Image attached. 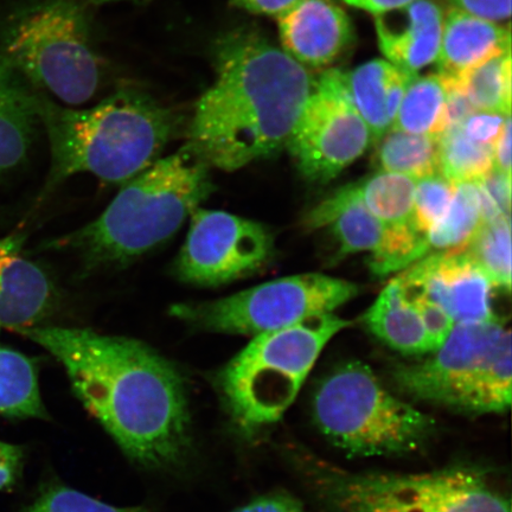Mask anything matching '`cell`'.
I'll use <instances>...</instances> for the list:
<instances>
[{
    "instance_id": "obj_36",
    "label": "cell",
    "mask_w": 512,
    "mask_h": 512,
    "mask_svg": "<svg viewBox=\"0 0 512 512\" xmlns=\"http://www.w3.org/2000/svg\"><path fill=\"white\" fill-rule=\"evenodd\" d=\"M23 447L0 441V491L9 490L22 475Z\"/></svg>"
},
{
    "instance_id": "obj_11",
    "label": "cell",
    "mask_w": 512,
    "mask_h": 512,
    "mask_svg": "<svg viewBox=\"0 0 512 512\" xmlns=\"http://www.w3.org/2000/svg\"><path fill=\"white\" fill-rule=\"evenodd\" d=\"M373 143L366 123L352 102L345 73L328 69L313 81L302 114L286 149L307 181L335 179Z\"/></svg>"
},
{
    "instance_id": "obj_2",
    "label": "cell",
    "mask_w": 512,
    "mask_h": 512,
    "mask_svg": "<svg viewBox=\"0 0 512 512\" xmlns=\"http://www.w3.org/2000/svg\"><path fill=\"white\" fill-rule=\"evenodd\" d=\"M215 80L196 102L187 143L210 169L232 172L286 149L309 98V70L259 31L214 43Z\"/></svg>"
},
{
    "instance_id": "obj_37",
    "label": "cell",
    "mask_w": 512,
    "mask_h": 512,
    "mask_svg": "<svg viewBox=\"0 0 512 512\" xmlns=\"http://www.w3.org/2000/svg\"><path fill=\"white\" fill-rule=\"evenodd\" d=\"M233 512H305L297 497L287 492H274L254 499Z\"/></svg>"
},
{
    "instance_id": "obj_34",
    "label": "cell",
    "mask_w": 512,
    "mask_h": 512,
    "mask_svg": "<svg viewBox=\"0 0 512 512\" xmlns=\"http://www.w3.org/2000/svg\"><path fill=\"white\" fill-rule=\"evenodd\" d=\"M476 183L480 191L495 204L501 214L510 217L511 177L505 176L494 168Z\"/></svg>"
},
{
    "instance_id": "obj_21",
    "label": "cell",
    "mask_w": 512,
    "mask_h": 512,
    "mask_svg": "<svg viewBox=\"0 0 512 512\" xmlns=\"http://www.w3.org/2000/svg\"><path fill=\"white\" fill-rule=\"evenodd\" d=\"M362 320L371 334L402 355L416 357L433 352L424 323L398 277L383 288Z\"/></svg>"
},
{
    "instance_id": "obj_32",
    "label": "cell",
    "mask_w": 512,
    "mask_h": 512,
    "mask_svg": "<svg viewBox=\"0 0 512 512\" xmlns=\"http://www.w3.org/2000/svg\"><path fill=\"white\" fill-rule=\"evenodd\" d=\"M403 291L424 323L433 352L437 351L446 342L456 323L448 316L443 307L432 302L424 294L408 291L405 287H403Z\"/></svg>"
},
{
    "instance_id": "obj_35",
    "label": "cell",
    "mask_w": 512,
    "mask_h": 512,
    "mask_svg": "<svg viewBox=\"0 0 512 512\" xmlns=\"http://www.w3.org/2000/svg\"><path fill=\"white\" fill-rule=\"evenodd\" d=\"M454 8L467 14L502 24L511 16V0H452Z\"/></svg>"
},
{
    "instance_id": "obj_24",
    "label": "cell",
    "mask_w": 512,
    "mask_h": 512,
    "mask_svg": "<svg viewBox=\"0 0 512 512\" xmlns=\"http://www.w3.org/2000/svg\"><path fill=\"white\" fill-rule=\"evenodd\" d=\"M0 415L10 419H48L34 361L0 347Z\"/></svg>"
},
{
    "instance_id": "obj_41",
    "label": "cell",
    "mask_w": 512,
    "mask_h": 512,
    "mask_svg": "<svg viewBox=\"0 0 512 512\" xmlns=\"http://www.w3.org/2000/svg\"><path fill=\"white\" fill-rule=\"evenodd\" d=\"M83 2L92 3V4H106L113 2H127V0H83ZM131 2H136V0H131Z\"/></svg>"
},
{
    "instance_id": "obj_7",
    "label": "cell",
    "mask_w": 512,
    "mask_h": 512,
    "mask_svg": "<svg viewBox=\"0 0 512 512\" xmlns=\"http://www.w3.org/2000/svg\"><path fill=\"white\" fill-rule=\"evenodd\" d=\"M511 354V332L502 320L456 324L437 351L399 364L392 379L415 401L464 414H503L511 406Z\"/></svg>"
},
{
    "instance_id": "obj_29",
    "label": "cell",
    "mask_w": 512,
    "mask_h": 512,
    "mask_svg": "<svg viewBox=\"0 0 512 512\" xmlns=\"http://www.w3.org/2000/svg\"><path fill=\"white\" fill-rule=\"evenodd\" d=\"M491 284L511 290V222L509 217L483 222L465 248Z\"/></svg>"
},
{
    "instance_id": "obj_18",
    "label": "cell",
    "mask_w": 512,
    "mask_h": 512,
    "mask_svg": "<svg viewBox=\"0 0 512 512\" xmlns=\"http://www.w3.org/2000/svg\"><path fill=\"white\" fill-rule=\"evenodd\" d=\"M304 224L313 230H330L338 243V258L366 252L375 255L389 232L345 185L309 211Z\"/></svg>"
},
{
    "instance_id": "obj_12",
    "label": "cell",
    "mask_w": 512,
    "mask_h": 512,
    "mask_svg": "<svg viewBox=\"0 0 512 512\" xmlns=\"http://www.w3.org/2000/svg\"><path fill=\"white\" fill-rule=\"evenodd\" d=\"M273 253L274 236L264 224L198 208L175 272L184 283L222 286L259 271Z\"/></svg>"
},
{
    "instance_id": "obj_17",
    "label": "cell",
    "mask_w": 512,
    "mask_h": 512,
    "mask_svg": "<svg viewBox=\"0 0 512 512\" xmlns=\"http://www.w3.org/2000/svg\"><path fill=\"white\" fill-rule=\"evenodd\" d=\"M508 50L509 28L453 8L444 19L437 74L453 91L471 70Z\"/></svg>"
},
{
    "instance_id": "obj_5",
    "label": "cell",
    "mask_w": 512,
    "mask_h": 512,
    "mask_svg": "<svg viewBox=\"0 0 512 512\" xmlns=\"http://www.w3.org/2000/svg\"><path fill=\"white\" fill-rule=\"evenodd\" d=\"M350 324L335 313H320L253 337L214 377L236 432L252 438L277 424L326 345Z\"/></svg>"
},
{
    "instance_id": "obj_8",
    "label": "cell",
    "mask_w": 512,
    "mask_h": 512,
    "mask_svg": "<svg viewBox=\"0 0 512 512\" xmlns=\"http://www.w3.org/2000/svg\"><path fill=\"white\" fill-rule=\"evenodd\" d=\"M318 430L351 457H392L418 452L434 437L437 422L383 386L360 361L343 363L313 396Z\"/></svg>"
},
{
    "instance_id": "obj_1",
    "label": "cell",
    "mask_w": 512,
    "mask_h": 512,
    "mask_svg": "<svg viewBox=\"0 0 512 512\" xmlns=\"http://www.w3.org/2000/svg\"><path fill=\"white\" fill-rule=\"evenodd\" d=\"M18 334L59 361L76 396L134 463L171 470L190 456L187 387L174 363L136 339L34 326Z\"/></svg>"
},
{
    "instance_id": "obj_25",
    "label": "cell",
    "mask_w": 512,
    "mask_h": 512,
    "mask_svg": "<svg viewBox=\"0 0 512 512\" xmlns=\"http://www.w3.org/2000/svg\"><path fill=\"white\" fill-rule=\"evenodd\" d=\"M482 223V204L477 183L454 184L450 207L443 219L427 234V255L464 251Z\"/></svg>"
},
{
    "instance_id": "obj_31",
    "label": "cell",
    "mask_w": 512,
    "mask_h": 512,
    "mask_svg": "<svg viewBox=\"0 0 512 512\" xmlns=\"http://www.w3.org/2000/svg\"><path fill=\"white\" fill-rule=\"evenodd\" d=\"M24 512H150L143 507L118 508L61 484L50 485Z\"/></svg>"
},
{
    "instance_id": "obj_6",
    "label": "cell",
    "mask_w": 512,
    "mask_h": 512,
    "mask_svg": "<svg viewBox=\"0 0 512 512\" xmlns=\"http://www.w3.org/2000/svg\"><path fill=\"white\" fill-rule=\"evenodd\" d=\"M91 29L79 0H37L0 21V55L36 91L64 106H81L101 81Z\"/></svg>"
},
{
    "instance_id": "obj_42",
    "label": "cell",
    "mask_w": 512,
    "mask_h": 512,
    "mask_svg": "<svg viewBox=\"0 0 512 512\" xmlns=\"http://www.w3.org/2000/svg\"><path fill=\"white\" fill-rule=\"evenodd\" d=\"M0 326H2V325H0Z\"/></svg>"
},
{
    "instance_id": "obj_30",
    "label": "cell",
    "mask_w": 512,
    "mask_h": 512,
    "mask_svg": "<svg viewBox=\"0 0 512 512\" xmlns=\"http://www.w3.org/2000/svg\"><path fill=\"white\" fill-rule=\"evenodd\" d=\"M454 183L440 172L416 179L413 226L416 232L426 236L450 207Z\"/></svg>"
},
{
    "instance_id": "obj_13",
    "label": "cell",
    "mask_w": 512,
    "mask_h": 512,
    "mask_svg": "<svg viewBox=\"0 0 512 512\" xmlns=\"http://www.w3.org/2000/svg\"><path fill=\"white\" fill-rule=\"evenodd\" d=\"M408 291L424 294L456 324L490 322L492 285L469 253L441 252L425 256L398 275Z\"/></svg>"
},
{
    "instance_id": "obj_26",
    "label": "cell",
    "mask_w": 512,
    "mask_h": 512,
    "mask_svg": "<svg viewBox=\"0 0 512 512\" xmlns=\"http://www.w3.org/2000/svg\"><path fill=\"white\" fill-rule=\"evenodd\" d=\"M439 138L390 130L377 142V170L419 179L439 171Z\"/></svg>"
},
{
    "instance_id": "obj_39",
    "label": "cell",
    "mask_w": 512,
    "mask_h": 512,
    "mask_svg": "<svg viewBox=\"0 0 512 512\" xmlns=\"http://www.w3.org/2000/svg\"><path fill=\"white\" fill-rule=\"evenodd\" d=\"M236 8L254 15L278 17L291 9L299 0H230Z\"/></svg>"
},
{
    "instance_id": "obj_15",
    "label": "cell",
    "mask_w": 512,
    "mask_h": 512,
    "mask_svg": "<svg viewBox=\"0 0 512 512\" xmlns=\"http://www.w3.org/2000/svg\"><path fill=\"white\" fill-rule=\"evenodd\" d=\"M444 11L434 0H414L375 16L381 53L403 72L418 74L438 59Z\"/></svg>"
},
{
    "instance_id": "obj_10",
    "label": "cell",
    "mask_w": 512,
    "mask_h": 512,
    "mask_svg": "<svg viewBox=\"0 0 512 512\" xmlns=\"http://www.w3.org/2000/svg\"><path fill=\"white\" fill-rule=\"evenodd\" d=\"M358 292L350 281L305 273L211 302L177 304L171 306L170 316L198 330L255 337L320 313H334Z\"/></svg>"
},
{
    "instance_id": "obj_14",
    "label": "cell",
    "mask_w": 512,
    "mask_h": 512,
    "mask_svg": "<svg viewBox=\"0 0 512 512\" xmlns=\"http://www.w3.org/2000/svg\"><path fill=\"white\" fill-rule=\"evenodd\" d=\"M277 19L281 48L302 66H328L354 40L350 18L335 0H299Z\"/></svg>"
},
{
    "instance_id": "obj_19",
    "label": "cell",
    "mask_w": 512,
    "mask_h": 512,
    "mask_svg": "<svg viewBox=\"0 0 512 512\" xmlns=\"http://www.w3.org/2000/svg\"><path fill=\"white\" fill-rule=\"evenodd\" d=\"M416 74L403 72L387 60H373L345 74L349 93L373 138L392 130L409 81Z\"/></svg>"
},
{
    "instance_id": "obj_16",
    "label": "cell",
    "mask_w": 512,
    "mask_h": 512,
    "mask_svg": "<svg viewBox=\"0 0 512 512\" xmlns=\"http://www.w3.org/2000/svg\"><path fill=\"white\" fill-rule=\"evenodd\" d=\"M22 238L0 241V325L34 328L53 312L56 291L48 274L21 254Z\"/></svg>"
},
{
    "instance_id": "obj_4",
    "label": "cell",
    "mask_w": 512,
    "mask_h": 512,
    "mask_svg": "<svg viewBox=\"0 0 512 512\" xmlns=\"http://www.w3.org/2000/svg\"><path fill=\"white\" fill-rule=\"evenodd\" d=\"M209 166L189 146L124 184L98 219L63 239L89 265H124L174 236L213 194Z\"/></svg>"
},
{
    "instance_id": "obj_27",
    "label": "cell",
    "mask_w": 512,
    "mask_h": 512,
    "mask_svg": "<svg viewBox=\"0 0 512 512\" xmlns=\"http://www.w3.org/2000/svg\"><path fill=\"white\" fill-rule=\"evenodd\" d=\"M453 91L463 94L473 111L511 115V50L471 70Z\"/></svg>"
},
{
    "instance_id": "obj_38",
    "label": "cell",
    "mask_w": 512,
    "mask_h": 512,
    "mask_svg": "<svg viewBox=\"0 0 512 512\" xmlns=\"http://www.w3.org/2000/svg\"><path fill=\"white\" fill-rule=\"evenodd\" d=\"M494 168L511 177V115L504 121L494 145H492Z\"/></svg>"
},
{
    "instance_id": "obj_33",
    "label": "cell",
    "mask_w": 512,
    "mask_h": 512,
    "mask_svg": "<svg viewBox=\"0 0 512 512\" xmlns=\"http://www.w3.org/2000/svg\"><path fill=\"white\" fill-rule=\"evenodd\" d=\"M507 117L509 115L473 111L459 125L467 136L476 140V142L492 146Z\"/></svg>"
},
{
    "instance_id": "obj_9",
    "label": "cell",
    "mask_w": 512,
    "mask_h": 512,
    "mask_svg": "<svg viewBox=\"0 0 512 512\" xmlns=\"http://www.w3.org/2000/svg\"><path fill=\"white\" fill-rule=\"evenodd\" d=\"M300 465L330 512H511L509 497L475 467L400 475L349 472L315 457Z\"/></svg>"
},
{
    "instance_id": "obj_40",
    "label": "cell",
    "mask_w": 512,
    "mask_h": 512,
    "mask_svg": "<svg viewBox=\"0 0 512 512\" xmlns=\"http://www.w3.org/2000/svg\"><path fill=\"white\" fill-rule=\"evenodd\" d=\"M343 2L376 16L383 12L402 8V6L413 3L414 0H343Z\"/></svg>"
},
{
    "instance_id": "obj_23",
    "label": "cell",
    "mask_w": 512,
    "mask_h": 512,
    "mask_svg": "<svg viewBox=\"0 0 512 512\" xmlns=\"http://www.w3.org/2000/svg\"><path fill=\"white\" fill-rule=\"evenodd\" d=\"M448 89L435 73L414 75L394 121V130L440 137L448 127Z\"/></svg>"
},
{
    "instance_id": "obj_28",
    "label": "cell",
    "mask_w": 512,
    "mask_h": 512,
    "mask_svg": "<svg viewBox=\"0 0 512 512\" xmlns=\"http://www.w3.org/2000/svg\"><path fill=\"white\" fill-rule=\"evenodd\" d=\"M494 169L492 146L476 142L459 124L439 138V171L452 183L478 182Z\"/></svg>"
},
{
    "instance_id": "obj_22",
    "label": "cell",
    "mask_w": 512,
    "mask_h": 512,
    "mask_svg": "<svg viewBox=\"0 0 512 512\" xmlns=\"http://www.w3.org/2000/svg\"><path fill=\"white\" fill-rule=\"evenodd\" d=\"M345 187L388 228H414L416 179L377 171Z\"/></svg>"
},
{
    "instance_id": "obj_20",
    "label": "cell",
    "mask_w": 512,
    "mask_h": 512,
    "mask_svg": "<svg viewBox=\"0 0 512 512\" xmlns=\"http://www.w3.org/2000/svg\"><path fill=\"white\" fill-rule=\"evenodd\" d=\"M37 124L36 89L0 55V174L27 158Z\"/></svg>"
},
{
    "instance_id": "obj_3",
    "label": "cell",
    "mask_w": 512,
    "mask_h": 512,
    "mask_svg": "<svg viewBox=\"0 0 512 512\" xmlns=\"http://www.w3.org/2000/svg\"><path fill=\"white\" fill-rule=\"evenodd\" d=\"M36 106L51 153L46 192L78 174L125 184L160 158L182 125L171 108L136 89L82 110L36 91Z\"/></svg>"
}]
</instances>
